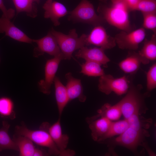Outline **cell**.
<instances>
[{
  "label": "cell",
  "instance_id": "obj_22",
  "mask_svg": "<svg viewBox=\"0 0 156 156\" xmlns=\"http://www.w3.org/2000/svg\"><path fill=\"white\" fill-rule=\"evenodd\" d=\"M138 53L145 61V64L156 60V34H153L149 40L145 39L143 46Z\"/></svg>",
  "mask_w": 156,
  "mask_h": 156
},
{
  "label": "cell",
  "instance_id": "obj_18",
  "mask_svg": "<svg viewBox=\"0 0 156 156\" xmlns=\"http://www.w3.org/2000/svg\"><path fill=\"white\" fill-rule=\"evenodd\" d=\"M112 122L106 118L100 117L87 122L93 140L99 142L108 131Z\"/></svg>",
  "mask_w": 156,
  "mask_h": 156
},
{
  "label": "cell",
  "instance_id": "obj_3",
  "mask_svg": "<svg viewBox=\"0 0 156 156\" xmlns=\"http://www.w3.org/2000/svg\"><path fill=\"white\" fill-rule=\"evenodd\" d=\"M51 32L57 41L64 60H70L75 51L86 45L87 35L83 34L78 37L75 29H71L67 35L56 31L53 28Z\"/></svg>",
  "mask_w": 156,
  "mask_h": 156
},
{
  "label": "cell",
  "instance_id": "obj_15",
  "mask_svg": "<svg viewBox=\"0 0 156 156\" xmlns=\"http://www.w3.org/2000/svg\"><path fill=\"white\" fill-rule=\"evenodd\" d=\"M10 20L2 16L0 18V33H5L6 36L19 42L28 43L33 42V39L16 27Z\"/></svg>",
  "mask_w": 156,
  "mask_h": 156
},
{
  "label": "cell",
  "instance_id": "obj_9",
  "mask_svg": "<svg viewBox=\"0 0 156 156\" xmlns=\"http://www.w3.org/2000/svg\"><path fill=\"white\" fill-rule=\"evenodd\" d=\"M146 35L145 29L141 27L129 32L122 31L114 37L116 45L120 49L135 51L138 49Z\"/></svg>",
  "mask_w": 156,
  "mask_h": 156
},
{
  "label": "cell",
  "instance_id": "obj_32",
  "mask_svg": "<svg viewBox=\"0 0 156 156\" xmlns=\"http://www.w3.org/2000/svg\"><path fill=\"white\" fill-rule=\"evenodd\" d=\"M0 9L3 13V16L11 19L15 15L14 10L12 8L7 9L2 0H0Z\"/></svg>",
  "mask_w": 156,
  "mask_h": 156
},
{
  "label": "cell",
  "instance_id": "obj_31",
  "mask_svg": "<svg viewBox=\"0 0 156 156\" xmlns=\"http://www.w3.org/2000/svg\"><path fill=\"white\" fill-rule=\"evenodd\" d=\"M146 88L150 92L156 88V63L150 67L146 74Z\"/></svg>",
  "mask_w": 156,
  "mask_h": 156
},
{
  "label": "cell",
  "instance_id": "obj_11",
  "mask_svg": "<svg viewBox=\"0 0 156 156\" xmlns=\"http://www.w3.org/2000/svg\"><path fill=\"white\" fill-rule=\"evenodd\" d=\"M63 60L64 59L62 53L47 61L44 68V78L38 83L40 91L46 95L50 94L51 86L53 82L59 65Z\"/></svg>",
  "mask_w": 156,
  "mask_h": 156
},
{
  "label": "cell",
  "instance_id": "obj_25",
  "mask_svg": "<svg viewBox=\"0 0 156 156\" xmlns=\"http://www.w3.org/2000/svg\"><path fill=\"white\" fill-rule=\"evenodd\" d=\"M17 13L25 12L27 15L31 18L37 15V10L34 5V0H12Z\"/></svg>",
  "mask_w": 156,
  "mask_h": 156
},
{
  "label": "cell",
  "instance_id": "obj_14",
  "mask_svg": "<svg viewBox=\"0 0 156 156\" xmlns=\"http://www.w3.org/2000/svg\"><path fill=\"white\" fill-rule=\"evenodd\" d=\"M42 7L44 10V18H50L55 26L60 24V18L68 13L64 5L53 0H47Z\"/></svg>",
  "mask_w": 156,
  "mask_h": 156
},
{
  "label": "cell",
  "instance_id": "obj_17",
  "mask_svg": "<svg viewBox=\"0 0 156 156\" xmlns=\"http://www.w3.org/2000/svg\"><path fill=\"white\" fill-rule=\"evenodd\" d=\"M141 63L145 64L144 59L138 53L130 51L126 57L119 62L118 66L125 73L132 74L139 69Z\"/></svg>",
  "mask_w": 156,
  "mask_h": 156
},
{
  "label": "cell",
  "instance_id": "obj_19",
  "mask_svg": "<svg viewBox=\"0 0 156 156\" xmlns=\"http://www.w3.org/2000/svg\"><path fill=\"white\" fill-rule=\"evenodd\" d=\"M98 114L94 116L86 118L87 122L100 117H103L112 121L119 119L122 113L119 105L118 103L112 105L108 103L104 104L97 111Z\"/></svg>",
  "mask_w": 156,
  "mask_h": 156
},
{
  "label": "cell",
  "instance_id": "obj_26",
  "mask_svg": "<svg viewBox=\"0 0 156 156\" xmlns=\"http://www.w3.org/2000/svg\"><path fill=\"white\" fill-rule=\"evenodd\" d=\"M0 116L12 120L16 118L14 103L9 97L3 96L0 98Z\"/></svg>",
  "mask_w": 156,
  "mask_h": 156
},
{
  "label": "cell",
  "instance_id": "obj_10",
  "mask_svg": "<svg viewBox=\"0 0 156 156\" xmlns=\"http://www.w3.org/2000/svg\"><path fill=\"white\" fill-rule=\"evenodd\" d=\"M86 45H93L105 50L111 49L116 45L114 37L108 35L101 25L94 26L86 40Z\"/></svg>",
  "mask_w": 156,
  "mask_h": 156
},
{
  "label": "cell",
  "instance_id": "obj_23",
  "mask_svg": "<svg viewBox=\"0 0 156 156\" xmlns=\"http://www.w3.org/2000/svg\"><path fill=\"white\" fill-rule=\"evenodd\" d=\"M2 125L0 129V152L5 150L18 151V147L8 133L10 125L8 122L4 120Z\"/></svg>",
  "mask_w": 156,
  "mask_h": 156
},
{
  "label": "cell",
  "instance_id": "obj_28",
  "mask_svg": "<svg viewBox=\"0 0 156 156\" xmlns=\"http://www.w3.org/2000/svg\"><path fill=\"white\" fill-rule=\"evenodd\" d=\"M140 113H135L127 119L129 127L138 131L146 130L151 126V121L140 116Z\"/></svg>",
  "mask_w": 156,
  "mask_h": 156
},
{
  "label": "cell",
  "instance_id": "obj_24",
  "mask_svg": "<svg viewBox=\"0 0 156 156\" xmlns=\"http://www.w3.org/2000/svg\"><path fill=\"white\" fill-rule=\"evenodd\" d=\"M129 127L128 121L126 119L116 122L112 121L108 131L99 142L121 134L128 129Z\"/></svg>",
  "mask_w": 156,
  "mask_h": 156
},
{
  "label": "cell",
  "instance_id": "obj_4",
  "mask_svg": "<svg viewBox=\"0 0 156 156\" xmlns=\"http://www.w3.org/2000/svg\"><path fill=\"white\" fill-rule=\"evenodd\" d=\"M15 134L27 137L37 145L47 148L49 155L62 156V153L58 148L46 131L40 129L31 130L24 123H22L21 125L15 126Z\"/></svg>",
  "mask_w": 156,
  "mask_h": 156
},
{
  "label": "cell",
  "instance_id": "obj_13",
  "mask_svg": "<svg viewBox=\"0 0 156 156\" xmlns=\"http://www.w3.org/2000/svg\"><path fill=\"white\" fill-rule=\"evenodd\" d=\"M105 50L101 47L89 48L84 46L79 49L75 55L78 58H82L86 61L95 62L106 67L110 60L105 54Z\"/></svg>",
  "mask_w": 156,
  "mask_h": 156
},
{
  "label": "cell",
  "instance_id": "obj_36",
  "mask_svg": "<svg viewBox=\"0 0 156 156\" xmlns=\"http://www.w3.org/2000/svg\"><path fill=\"white\" fill-rule=\"evenodd\" d=\"M34 2H36L37 3H40V0H34Z\"/></svg>",
  "mask_w": 156,
  "mask_h": 156
},
{
  "label": "cell",
  "instance_id": "obj_5",
  "mask_svg": "<svg viewBox=\"0 0 156 156\" xmlns=\"http://www.w3.org/2000/svg\"><path fill=\"white\" fill-rule=\"evenodd\" d=\"M68 20L91 25H101L105 22L96 14L92 4L88 0H82L77 6L69 13Z\"/></svg>",
  "mask_w": 156,
  "mask_h": 156
},
{
  "label": "cell",
  "instance_id": "obj_21",
  "mask_svg": "<svg viewBox=\"0 0 156 156\" xmlns=\"http://www.w3.org/2000/svg\"><path fill=\"white\" fill-rule=\"evenodd\" d=\"M12 139L18 149L20 156H33L35 147L33 142L25 136L15 134Z\"/></svg>",
  "mask_w": 156,
  "mask_h": 156
},
{
  "label": "cell",
  "instance_id": "obj_33",
  "mask_svg": "<svg viewBox=\"0 0 156 156\" xmlns=\"http://www.w3.org/2000/svg\"><path fill=\"white\" fill-rule=\"evenodd\" d=\"M112 3L120 2L125 3L128 6L130 11H135V8L138 0H110Z\"/></svg>",
  "mask_w": 156,
  "mask_h": 156
},
{
  "label": "cell",
  "instance_id": "obj_2",
  "mask_svg": "<svg viewBox=\"0 0 156 156\" xmlns=\"http://www.w3.org/2000/svg\"><path fill=\"white\" fill-rule=\"evenodd\" d=\"M142 89V85H135L130 82L126 94L118 102L125 119H127L135 113H141L145 99L148 95V92L142 93L141 92Z\"/></svg>",
  "mask_w": 156,
  "mask_h": 156
},
{
  "label": "cell",
  "instance_id": "obj_7",
  "mask_svg": "<svg viewBox=\"0 0 156 156\" xmlns=\"http://www.w3.org/2000/svg\"><path fill=\"white\" fill-rule=\"evenodd\" d=\"M130 82L125 75L115 78L110 74H105L100 77L98 88L100 91L106 95L113 92L118 95H121L126 93Z\"/></svg>",
  "mask_w": 156,
  "mask_h": 156
},
{
  "label": "cell",
  "instance_id": "obj_30",
  "mask_svg": "<svg viewBox=\"0 0 156 156\" xmlns=\"http://www.w3.org/2000/svg\"><path fill=\"white\" fill-rule=\"evenodd\" d=\"M143 16L142 27L151 30L156 34V12L142 13Z\"/></svg>",
  "mask_w": 156,
  "mask_h": 156
},
{
  "label": "cell",
  "instance_id": "obj_20",
  "mask_svg": "<svg viewBox=\"0 0 156 156\" xmlns=\"http://www.w3.org/2000/svg\"><path fill=\"white\" fill-rule=\"evenodd\" d=\"M53 82L55 88V94L59 116L60 117L64 110L70 101L67 90L59 78L55 76Z\"/></svg>",
  "mask_w": 156,
  "mask_h": 156
},
{
  "label": "cell",
  "instance_id": "obj_35",
  "mask_svg": "<svg viewBox=\"0 0 156 156\" xmlns=\"http://www.w3.org/2000/svg\"><path fill=\"white\" fill-rule=\"evenodd\" d=\"M100 2H107V0H98Z\"/></svg>",
  "mask_w": 156,
  "mask_h": 156
},
{
  "label": "cell",
  "instance_id": "obj_8",
  "mask_svg": "<svg viewBox=\"0 0 156 156\" xmlns=\"http://www.w3.org/2000/svg\"><path fill=\"white\" fill-rule=\"evenodd\" d=\"M40 129L48 132L58 148L62 153L63 156H72L75 154L74 151L67 149L69 137L62 132L60 117L51 125L48 122H43L40 125Z\"/></svg>",
  "mask_w": 156,
  "mask_h": 156
},
{
  "label": "cell",
  "instance_id": "obj_37",
  "mask_svg": "<svg viewBox=\"0 0 156 156\" xmlns=\"http://www.w3.org/2000/svg\"><path fill=\"white\" fill-rule=\"evenodd\" d=\"M0 62H1V58H0Z\"/></svg>",
  "mask_w": 156,
  "mask_h": 156
},
{
  "label": "cell",
  "instance_id": "obj_16",
  "mask_svg": "<svg viewBox=\"0 0 156 156\" xmlns=\"http://www.w3.org/2000/svg\"><path fill=\"white\" fill-rule=\"evenodd\" d=\"M65 77L67 80L65 87L69 101L77 99L81 102H85L86 97L83 93L81 80L74 77L70 72L66 74Z\"/></svg>",
  "mask_w": 156,
  "mask_h": 156
},
{
  "label": "cell",
  "instance_id": "obj_1",
  "mask_svg": "<svg viewBox=\"0 0 156 156\" xmlns=\"http://www.w3.org/2000/svg\"><path fill=\"white\" fill-rule=\"evenodd\" d=\"M106 2H100L97 9L105 22L122 31L129 32L133 30L129 16L130 11L127 5L120 2L108 6Z\"/></svg>",
  "mask_w": 156,
  "mask_h": 156
},
{
  "label": "cell",
  "instance_id": "obj_34",
  "mask_svg": "<svg viewBox=\"0 0 156 156\" xmlns=\"http://www.w3.org/2000/svg\"><path fill=\"white\" fill-rule=\"evenodd\" d=\"M49 155L48 153L45 152L43 150L35 148L33 156H43Z\"/></svg>",
  "mask_w": 156,
  "mask_h": 156
},
{
  "label": "cell",
  "instance_id": "obj_6",
  "mask_svg": "<svg viewBox=\"0 0 156 156\" xmlns=\"http://www.w3.org/2000/svg\"><path fill=\"white\" fill-rule=\"evenodd\" d=\"M149 136L146 130L138 131L129 127L125 132L118 136L109 138L108 145L122 146L135 152L138 147L139 146H142L145 138Z\"/></svg>",
  "mask_w": 156,
  "mask_h": 156
},
{
  "label": "cell",
  "instance_id": "obj_29",
  "mask_svg": "<svg viewBox=\"0 0 156 156\" xmlns=\"http://www.w3.org/2000/svg\"><path fill=\"white\" fill-rule=\"evenodd\" d=\"M135 10L142 13L156 12V0H138Z\"/></svg>",
  "mask_w": 156,
  "mask_h": 156
},
{
  "label": "cell",
  "instance_id": "obj_27",
  "mask_svg": "<svg viewBox=\"0 0 156 156\" xmlns=\"http://www.w3.org/2000/svg\"><path fill=\"white\" fill-rule=\"evenodd\" d=\"M101 66L95 62L86 61L81 65L80 73L88 76L100 77L105 74Z\"/></svg>",
  "mask_w": 156,
  "mask_h": 156
},
{
  "label": "cell",
  "instance_id": "obj_12",
  "mask_svg": "<svg viewBox=\"0 0 156 156\" xmlns=\"http://www.w3.org/2000/svg\"><path fill=\"white\" fill-rule=\"evenodd\" d=\"M33 41L37 45L34 50L35 57H38L45 53L54 57L62 53L55 38L51 31L44 37L38 39H33Z\"/></svg>",
  "mask_w": 156,
  "mask_h": 156
}]
</instances>
